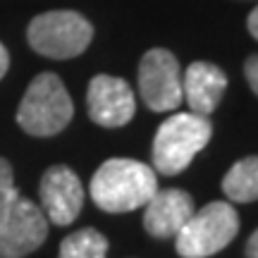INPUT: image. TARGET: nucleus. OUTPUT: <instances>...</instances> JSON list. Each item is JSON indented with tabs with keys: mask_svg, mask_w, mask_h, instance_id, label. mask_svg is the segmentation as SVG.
<instances>
[{
	"mask_svg": "<svg viewBox=\"0 0 258 258\" xmlns=\"http://www.w3.org/2000/svg\"><path fill=\"white\" fill-rule=\"evenodd\" d=\"M139 91L153 112H170L182 103L179 62L165 48H151L139 64Z\"/></svg>",
	"mask_w": 258,
	"mask_h": 258,
	"instance_id": "0eeeda50",
	"label": "nucleus"
},
{
	"mask_svg": "<svg viewBox=\"0 0 258 258\" xmlns=\"http://www.w3.org/2000/svg\"><path fill=\"white\" fill-rule=\"evenodd\" d=\"M93 203L105 213H129L146 206L158 191L156 170L132 158L105 160L89 184Z\"/></svg>",
	"mask_w": 258,
	"mask_h": 258,
	"instance_id": "f257e3e1",
	"label": "nucleus"
},
{
	"mask_svg": "<svg viewBox=\"0 0 258 258\" xmlns=\"http://www.w3.org/2000/svg\"><path fill=\"white\" fill-rule=\"evenodd\" d=\"M8 67H10V55H8V48L0 43V79L8 74Z\"/></svg>",
	"mask_w": 258,
	"mask_h": 258,
	"instance_id": "f3484780",
	"label": "nucleus"
},
{
	"mask_svg": "<svg viewBox=\"0 0 258 258\" xmlns=\"http://www.w3.org/2000/svg\"><path fill=\"white\" fill-rule=\"evenodd\" d=\"M72 115L74 105L62 79L43 72L29 84L17 108V124L31 137H55L70 124Z\"/></svg>",
	"mask_w": 258,
	"mask_h": 258,
	"instance_id": "7ed1b4c3",
	"label": "nucleus"
},
{
	"mask_svg": "<svg viewBox=\"0 0 258 258\" xmlns=\"http://www.w3.org/2000/svg\"><path fill=\"white\" fill-rule=\"evenodd\" d=\"M249 31H251V36L258 41V8H253L249 15Z\"/></svg>",
	"mask_w": 258,
	"mask_h": 258,
	"instance_id": "a211bd4d",
	"label": "nucleus"
},
{
	"mask_svg": "<svg viewBox=\"0 0 258 258\" xmlns=\"http://www.w3.org/2000/svg\"><path fill=\"white\" fill-rule=\"evenodd\" d=\"M57 258H108V239L98 230L84 227L64 237Z\"/></svg>",
	"mask_w": 258,
	"mask_h": 258,
	"instance_id": "ddd939ff",
	"label": "nucleus"
},
{
	"mask_svg": "<svg viewBox=\"0 0 258 258\" xmlns=\"http://www.w3.org/2000/svg\"><path fill=\"white\" fill-rule=\"evenodd\" d=\"M196 208L184 189H158L144 211V230L156 239H175Z\"/></svg>",
	"mask_w": 258,
	"mask_h": 258,
	"instance_id": "9d476101",
	"label": "nucleus"
},
{
	"mask_svg": "<svg viewBox=\"0 0 258 258\" xmlns=\"http://www.w3.org/2000/svg\"><path fill=\"white\" fill-rule=\"evenodd\" d=\"M222 191L237 203L258 201V156L237 160L222 179Z\"/></svg>",
	"mask_w": 258,
	"mask_h": 258,
	"instance_id": "f8f14e48",
	"label": "nucleus"
},
{
	"mask_svg": "<svg viewBox=\"0 0 258 258\" xmlns=\"http://www.w3.org/2000/svg\"><path fill=\"white\" fill-rule=\"evenodd\" d=\"M227 89V74L218 64L211 62H191L184 72L182 96L186 98L189 112L208 117L218 105Z\"/></svg>",
	"mask_w": 258,
	"mask_h": 258,
	"instance_id": "9b49d317",
	"label": "nucleus"
},
{
	"mask_svg": "<svg viewBox=\"0 0 258 258\" xmlns=\"http://www.w3.org/2000/svg\"><path fill=\"white\" fill-rule=\"evenodd\" d=\"M239 232V215L227 201H213L194 213L177 232L175 249L182 258H208L230 246Z\"/></svg>",
	"mask_w": 258,
	"mask_h": 258,
	"instance_id": "20e7f679",
	"label": "nucleus"
},
{
	"mask_svg": "<svg viewBox=\"0 0 258 258\" xmlns=\"http://www.w3.org/2000/svg\"><path fill=\"white\" fill-rule=\"evenodd\" d=\"M19 196L17 186H15V175H12V165L5 158H0V215L5 213L10 203Z\"/></svg>",
	"mask_w": 258,
	"mask_h": 258,
	"instance_id": "4468645a",
	"label": "nucleus"
},
{
	"mask_svg": "<svg viewBox=\"0 0 258 258\" xmlns=\"http://www.w3.org/2000/svg\"><path fill=\"white\" fill-rule=\"evenodd\" d=\"M244 74H246V82H249L251 91L258 96V55H251L244 64Z\"/></svg>",
	"mask_w": 258,
	"mask_h": 258,
	"instance_id": "2eb2a0df",
	"label": "nucleus"
},
{
	"mask_svg": "<svg viewBox=\"0 0 258 258\" xmlns=\"http://www.w3.org/2000/svg\"><path fill=\"white\" fill-rule=\"evenodd\" d=\"M86 108L89 117L96 124L124 127L137 112V98L124 79L110 74H96L86 91Z\"/></svg>",
	"mask_w": 258,
	"mask_h": 258,
	"instance_id": "1a4fd4ad",
	"label": "nucleus"
},
{
	"mask_svg": "<svg viewBox=\"0 0 258 258\" xmlns=\"http://www.w3.org/2000/svg\"><path fill=\"white\" fill-rule=\"evenodd\" d=\"M29 46L38 55L70 60L82 55L93 38V27L74 10H53L31 19L27 29Z\"/></svg>",
	"mask_w": 258,
	"mask_h": 258,
	"instance_id": "39448f33",
	"label": "nucleus"
},
{
	"mask_svg": "<svg viewBox=\"0 0 258 258\" xmlns=\"http://www.w3.org/2000/svg\"><path fill=\"white\" fill-rule=\"evenodd\" d=\"M41 211L53 225H72L84 206V186L72 167L53 165L41 177Z\"/></svg>",
	"mask_w": 258,
	"mask_h": 258,
	"instance_id": "6e6552de",
	"label": "nucleus"
},
{
	"mask_svg": "<svg viewBox=\"0 0 258 258\" xmlns=\"http://www.w3.org/2000/svg\"><path fill=\"white\" fill-rule=\"evenodd\" d=\"M213 137V124L208 117L196 112H177L167 117L153 139V170L160 175L184 172L196 153H201Z\"/></svg>",
	"mask_w": 258,
	"mask_h": 258,
	"instance_id": "f03ea898",
	"label": "nucleus"
},
{
	"mask_svg": "<svg viewBox=\"0 0 258 258\" xmlns=\"http://www.w3.org/2000/svg\"><path fill=\"white\" fill-rule=\"evenodd\" d=\"M244 258H258V230L253 232L244 246Z\"/></svg>",
	"mask_w": 258,
	"mask_h": 258,
	"instance_id": "dca6fc26",
	"label": "nucleus"
},
{
	"mask_svg": "<svg viewBox=\"0 0 258 258\" xmlns=\"http://www.w3.org/2000/svg\"><path fill=\"white\" fill-rule=\"evenodd\" d=\"M48 239V220L41 206L17 196L0 215V258H24Z\"/></svg>",
	"mask_w": 258,
	"mask_h": 258,
	"instance_id": "423d86ee",
	"label": "nucleus"
}]
</instances>
